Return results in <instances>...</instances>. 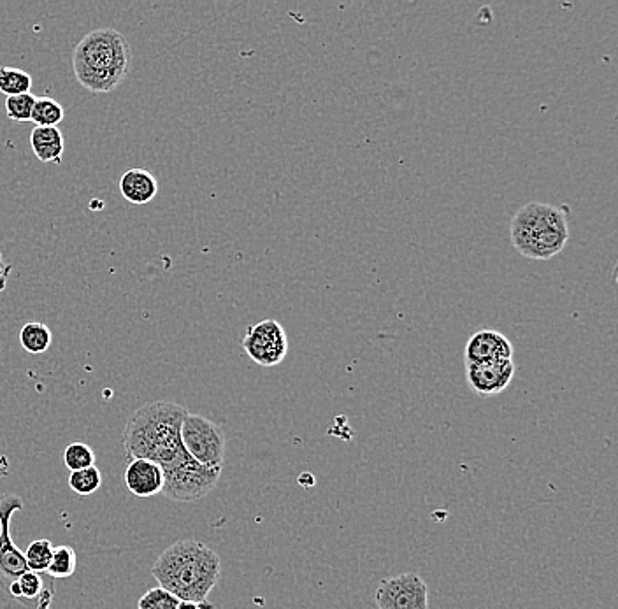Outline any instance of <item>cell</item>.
Masks as SVG:
<instances>
[{"instance_id": "obj_6", "label": "cell", "mask_w": 618, "mask_h": 609, "mask_svg": "<svg viewBox=\"0 0 618 609\" xmlns=\"http://www.w3.org/2000/svg\"><path fill=\"white\" fill-rule=\"evenodd\" d=\"M181 443L188 455L209 469H223L225 434L206 416L188 413L181 423Z\"/></svg>"}, {"instance_id": "obj_13", "label": "cell", "mask_w": 618, "mask_h": 609, "mask_svg": "<svg viewBox=\"0 0 618 609\" xmlns=\"http://www.w3.org/2000/svg\"><path fill=\"white\" fill-rule=\"evenodd\" d=\"M120 192H122L125 201L143 206V204H148L157 197L159 183L150 171L137 167V169H129V171L123 172V176L120 178Z\"/></svg>"}, {"instance_id": "obj_26", "label": "cell", "mask_w": 618, "mask_h": 609, "mask_svg": "<svg viewBox=\"0 0 618 609\" xmlns=\"http://www.w3.org/2000/svg\"><path fill=\"white\" fill-rule=\"evenodd\" d=\"M178 609H215V606L211 602H187L181 601Z\"/></svg>"}, {"instance_id": "obj_17", "label": "cell", "mask_w": 618, "mask_h": 609, "mask_svg": "<svg viewBox=\"0 0 618 609\" xmlns=\"http://www.w3.org/2000/svg\"><path fill=\"white\" fill-rule=\"evenodd\" d=\"M76 566H78L76 550L72 546H58L53 550L51 564L46 574L55 580H64V578H71L76 571Z\"/></svg>"}, {"instance_id": "obj_11", "label": "cell", "mask_w": 618, "mask_h": 609, "mask_svg": "<svg viewBox=\"0 0 618 609\" xmlns=\"http://www.w3.org/2000/svg\"><path fill=\"white\" fill-rule=\"evenodd\" d=\"M501 359H513V344L504 334L497 330L483 329L469 337L466 364Z\"/></svg>"}, {"instance_id": "obj_23", "label": "cell", "mask_w": 618, "mask_h": 609, "mask_svg": "<svg viewBox=\"0 0 618 609\" xmlns=\"http://www.w3.org/2000/svg\"><path fill=\"white\" fill-rule=\"evenodd\" d=\"M37 97L32 94L15 95V97H6V113L9 120L13 122H30L32 109L36 104Z\"/></svg>"}, {"instance_id": "obj_12", "label": "cell", "mask_w": 618, "mask_h": 609, "mask_svg": "<svg viewBox=\"0 0 618 609\" xmlns=\"http://www.w3.org/2000/svg\"><path fill=\"white\" fill-rule=\"evenodd\" d=\"M125 485L136 497H153L162 494L164 473L159 464L150 460H130L125 469Z\"/></svg>"}, {"instance_id": "obj_21", "label": "cell", "mask_w": 618, "mask_h": 609, "mask_svg": "<svg viewBox=\"0 0 618 609\" xmlns=\"http://www.w3.org/2000/svg\"><path fill=\"white\" fill-rule=\"evenodd\" d=\"M64 464L71 473L95 466V453L85 443H71L65 446Z\"/></svg>"}, {"instance_id": "obj_19", "label": "cell", "mask_w": 618, "mask_h": 609, "mask_svg": "<svg viewBox=\"0 0 618 609\" xmlns=\"http://www.w3.org/2000/svg\"><path fill=\"white\" fill-rule=\"evenodd\" d=\"M53 550L55 548L51 545L50 539H36V541H32L29 548L23 553L29 571H34L37 574H46L51 564Z\"/></svg>"}, {"instance_id": "obj_2", "label": "cell", "mask_w": 618, "mask_h": 609, "mask_svg": "<svg viewBox=\"0 0 618 609\" xmlns=\"http://www.w3.org/2000/svg\"><path fill=\"white\" fill-rule=\"evenodd\" d=\"M151 574L180 601L206 602L220 580L222 562L204 543L183 539L160 553Z\"/></svg>"}, {"instance_id": "obj_1", "label": "cell", "mask_w": 618, "mask_h": 609, "mask_svg": "<svg viewBox=\"0 0 618 609\" xmlns=\"http://www.w3.org/2000/svg\"><path fill=\"white\" fill-rule=\"evenodd\" d=\"M187 409L171 401H155L136 409L123 430L125 459L150 460L162 471L178 466L188 455L181 443Z\"/></svg>"}, {"instance_id": "obj_25", "label": "cell", "mask_w": 618, "mask_h": 609, "mask_svg": "<svg viewBox=\"0 0 618 609\" xmlns=\"http://www.w3.org/2000/svg\"><path fill=\"white\" fill-rule=\"evenodd\" d=\"M53 595H55V588L44 587L43 592L37 597V609H53L51 608Z\"/></svg>"}, {"instance_id": "obj_22", "label": "cell", "mask_w": 618, "mask_h": 609, "mask_svg": "<svg viewBox=\"0 0 618 609\" xmlns=\"http://www.w3.org/2000/svg\"><path fill=\"white\" fill-rule=\"evenodd\" d=\"M180 599L162 587L150 588L137 602V609H178Z\"/></svg>"}, {"instance_id": "obj_15", "label": "cell", "mask_w": 618, "mask_h": 609, "mask_svg": "<svg viewBox=\"0 0 618 609\" xmlns=\"http://www.w3.org/2000/svg\"><path fill=\"white\" fill-rule=\"evenodd\" d=\"M51 343H53L51 330L44 323H25L23 329L20 330V344H22L23 350L30 355H41V353L48 352Z\"/></svg>"}, {"instance_id": "obj_9", "label": "cell", "mask_w": 618, "mask_h": 609, "mask_svg": "<svg viewBox=\"0 0 618 609\" xmlns=\"http://www.w3.org/2000/svg\"><path fill=\"white\" fill-rule=\"evenodd\" d=\"M374 602L378 609H429V588L420 574H397L381 581Z\"/></svg>"}, {"instance_id": "obj_10", "label": "cell", "mask_w": 618, "mask_h": 609, "mask_svg": "<svg viewBox=\"0 0 618 609\" xmlns=\"http://www.w3.org/2000/svg\"><path fill=\"white\" fill-rule=\"evenodd\" d=\"M517 366L513 359L487 360L478 364H466L469 387L478 397L489 399L510 387Z\"/></svg>"}, {"instance_id": "obj_20", "label": "cell", "mask_w": 618, "mask_h": 609, "mask_svg": "<svg viewBox=\"0 0 618 609\" xmlns=\"http://www.w3.org/2000/svg\"><path fill=\"white\" fill-rule=\"evenodd\" d=\"M101 485L102 474L95 466L81 469V471L71 473V476H69V487L74 494L92 495L101 488Z\"/></svg>"}, {"instance_id": "obj_7", "label": "cell", "mask_w": 618, "mask_h": 609, "mask_svg": "<svg viewBox=\"0 0 618 609\" xmlns=\"http://www.w3.org/2000/svg\"><path fill=\"white\" fill-rule=\"evenodd\" d=\"M243 350L259 366H280L281 362L287 359V332L276 320L253 323L243 337Z\"/></svg>"}, {"instance_id": "obj_16", "label": "cell", "mask_w": 618, "mask_h": 609, "mask_svg": "<svg viewBox=\"0 0 618 609\" xmlns=\"http://www.w3.org/2000/svg\"><path fill=\"white\" fill-rule=\"evenodd\" d=\"M32 76L16 67H0V92L6 97L30 94Z\"/></svg>"}, {"instance_id": "obj_18", "label": "cell", "mask_w": 618, "mask_h": 609, "mask_svg": "<svg viewBox=\"0 0 618 609\" xmlns=\"http://www.w3.org/2000/svg\"><path fill=\"white\" fill-rule=\"evenodd\" d=\"M64 116V108L57 101L50 97H37L30 122L36 123V127H57Z\"/></svg>"}, {"instance_id": "obj_3", "label": "cell", "mask_w": 618, "mask_h": 609, "mask_svg": "<svg viewBox=\"0 0 618 609\" xmlns=\"http://www.w3.org/2000/svg\"><path fill=\"white\" fill-rule=\"evenodd\" d=\"M130 46L116 29L88 32L72 53L76 81L92 94H109L129 74Z\"/></svg>"}, {"instance_id": "obj_5", "label": "cell", "mask_w": 618, "mask_h": 609, "mask_svg": "<svg viewBox=\"0 0 618 609\" xmlns=\"http://www.w3.org/2000/svg\"><path fill=\"white\" fill-rule=\"evenodd\" d=\"M164 473L162 494L169 501L199 502L218 485L222 469H209L195 462L192 457Z\"/></svg>"}, {"instance_id": "obj_14", "label": "cell", "mask_w": 618, "mask_h": 609, "mask_svg": "<svg viewBox=\"0 0 618 609\" xmlns=\"http://www.w3.org/2000/svg\"><path fill=\"white\" fill-rule=\"evenodd\" d=\"M30 146L44 164H60L64 158V136L57 127H34L30 134Z\"/></svg>"}, {"instance_id": "obj_8", "label": "cell", "mask_w": 618, "mask_h": 609, "mask_svg": "<svg viewBox=\"0 0 618 609\" xmlns=\"http://www.w3.org/2000/svg\"><path fill=\"white\" fill-rule=\"evenodd\" d=\"M20 495L8 494L0 499V587L8 592L9 585L29 571L25 555L11 538V520L16 511H22Z\"/></svg>"}, {"instance_id": "obj_24", "label": "cell", "mask_w": 618, "mask_h": 609, "mask_svg": "<svg viewBox=\"0 0 618 609\" xmlns=\"http://www.w3.org/2000/svg\"><path fill=\"white\" fill-rule=\"evenodd\" d=\"M18 585H20V590H22V599H27V601H34L39 597V594L43 592L44 580L43 574L34 573V571H27V573H23L20 578H18Z\"/></svg>"}, {"instance_id": "obj_4", "label": "cell", "mask_w": 618, "mask_h": 609, "mask_svg": "<svg viewBox=\"0 0 618 609\" xmlns=\"http://www.w3.org/2000/svg\"><path fill=\"white\" fill-rule=\"evenodd\" d=\"M510 236L513 248L522 257L550 260L568 244V216L552 204L529 202L513 216Z\"/></svg>"}]
</instances>
